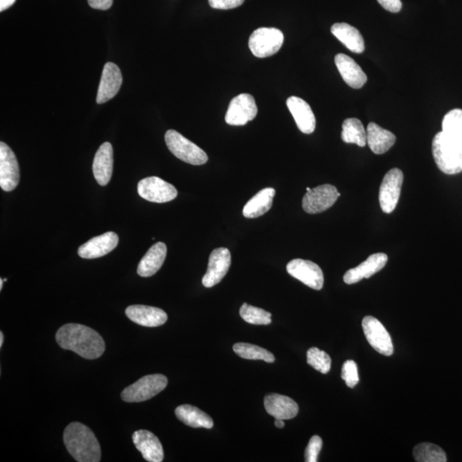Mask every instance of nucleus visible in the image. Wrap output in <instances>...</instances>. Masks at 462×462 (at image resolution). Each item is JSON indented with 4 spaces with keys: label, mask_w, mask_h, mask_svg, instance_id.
Here are the masks:
<instances>
[{
    "label": "nucleus",
    "mask_w": 462,
    "mask_h": 462,
    "mask_svg": "<svg viewBox=\"0 0 462 462\" xmlns=\"http://www.w3.org/2000/svg\"><path fill=\"white\" fill-rule=\"evenodd\" d=\"M284 36L275 28H259L251 35L249 45L252 53L259 59L276 55L282 47Z\"/></svg>",
    "instance_id": "6"
},
{
    "label": "nucleus",
    "mask_w": 462,
    "mask_h": 462,
    "mask_svg": "<svg viewBox=\"0 0 462 462\" xmlns=\"http://www.w3.org/2000/svg\"><path fill=\"white\" fill-rule=\"evenodd\" d=\"M288 274L298 279L305 286L320 291L324 286V274L315 262L302 259H293L286 267Z\"/></svg>",
    "instance_id": "12"
},
{
    "label": "nucleus",
    "mask_w": 462,
    "mask_h": 462,
    "mask_svg": "<svg viewBox=\"0 0 462 462\" xmlns=\"http://www.w3.org/2000/svg\"><path fill=\"white\" fill-rule=\"evenodd\" d=\"M177 419L181 422L193 428L203 427L212 429L213 420L200 408L191 405H181L176 407L175 411Z\"/></svg>",
    "instance_id": "28"
},
{
    "label": "nucleus",
    "mask_w": 462,
    "mask_h": 462,
    "mask_svg": "<svg viewBox=\"0 0 462 462\" xmlns=\"http://www.w3.org/2000/svg\"><path fill=\"white\" fill-rule=\"evenodd\" d=\"M322 444H323V442H322L320 436H312V439L309 441L306 451H305V461L307 462L317 461V457H319Z\"/></svg>",
    "instance_id": "36"
},
{
    "label": "nucleus",
    "mask_w": 462,
    "mask_h": 462,
    "mask_svg": "<svg viewBox=\"0 0 462 462\" xmlns=\"http://www.w3.org/2000/svg\"><path fill=\"white\" fill-rule=\"evenodd\" d=\"M4 344V334L3 332H0V346H2Z\"/></svg>",
    "instance_id": "42"
},
{
    "label": "nucleus",
    "mask_w": 462,
    "mask_h": 462,
    "mask_svg": "<svg viewBox=\"0 0 462 462\" xmlns=\"http://www.w3.org/2000/svg\"><path fill=\"white\" fill-rule=\"evenodd\" d=\"M432 154L437 167L447 175L462 171V148L453 142L443 131L432 141Z\"/></svg>",
    "instance_id": "3"
},
{
    "label": "nucleus",
    "mask_w": 462,
    "mask_h": 462,
    "mask_svg": "<svg viewBox=\"0 0 462 462\" xmlns=\"http://www.w3.org/2000/svg\"><path fill=\"white\" fill-rule=\"evenodd\" d=\"M397 141L392 132L383 129L375 123H370L366 128V143L375 154H383L389 151Z\"/></svg>",
    "instance_id": "24"
},
{
    "label": "nucleus",
    "mask_w": 462,
    "mask_h": 462,
    "mask_svg": "<svg viewBox=\"0 0 462 462\" xmlns=\"http://www.w3.org/2000/svg\"><path fill=\"white\" fill-rule=\"evenodd\" d=\"M88 2L93 9L106 11L113 6V0H88Z\"/></svg>",
    "instance_id": "39"
},
{
    "label": "nucleus",
    "mask_w": 462,
    "mask_h": 462,
    "mask_svg": "<svg viewBox=\"0 0 462 462\" xmlns=\"http://www.w3.org/2000/svg\"><path fill=\"white\" fill-rule=\"evenodd\" d=\"M233 350L238 356L247 359V360L264 361L267 363L275 361L274 354L257 345L239 342L233 346Z\"/></svg>",
    "instance_id": "31"
},
{
    "label": "nucleus",
    "mask_w": 462,
    "mask_h": 462,
    "mask_svg": "<svg viewBox=\"0 0 462 462\" xmlns=\"http://www.w3.org/2000/svg\"><path fill=\"white\" fill-rule=\"evenodd\" d=\"M311 191V188H307V192H309V191Z\"/></svg>",
    "instance_id": "44"
},
{
    "label": "nucleus",
    "mask_w": 462,
    "mask_h": 462,
    "mask_svg": "<svg viewBox=\"0 0 462 462\" xmlns=\"http://www.w3.org/2000/svg\"><path fill=\"white\" fill-rule=\"evenodd\" d=\"M342 378L346 383V386L351 388L356 387L359 383V375L356 363L349 360L344 362L342 368Z\"/></svg>",
    "instance_id": "35"
},
{
    "label": "nucleus",
    "mask_w": 462,
    "mask_h": 462,
    "mask_svg": "<svg viewBox=\"0 0 462 462\" xmlns=\"http://www.w3.org/2000/svg\"><path fill=\"white\" fill-rule=\"evenodd\" d=\"M242 319L252 325H270L271 323V313L264 309L250 306L244 303L240 308Z\"/></svg>",
    "instance_id": "33"
},
{
    "label": "nucleus",
    "mask_w": 462,
    "mask_h": 462,
    "mask_svg": "<svg viewBox=\"0 0 462 462\" xmlns=\"http://www.w3.org/2000/svg\"><path fill=\"white\" fill-rule=\"evenodd\" d=\"M341 193L331 184H324L311 189L304 196L303 208L309 214H317L327 211L336 203Z\"/></svg>",
    "instance_id": "8"
},
{
    "label": "nucleus",
    "mask_w": 462,
    "mask_h": 462,
    "mask_svg": "<svg viewBox=\"0 0 462 462\" xmlns=\"http://www.w3.org/2000/svg\"><path fill=\"white\" fill-rule=\"evenodd\" d=\"M119 238L117 234L110 231L90 239L78 249V254L82 259H97L105 257L113 251L118 244Z\"/></svg>",
    "instance_id": "16"
},
{
    "label": "nucleus",
    "mask_w": 462,
    "mask_h": 462,
    "mask_svg": "<svg viewBox=\"0 0 462 462\" xmlns=\"http://www.w3.org/2000/svg\"><path fill=\"white\" fill-rule=\"evenodd\" d=\"M258 113V107L254 96L241 94L230 101L225 115V122L232 126H242L254 120Z\"/></svg>",
    "instance_id": "9"
},
{
    "label": "nucleus",
    "mask_w": 462,
    "mask_h": 462,
    "mask_svg": "<svg viewBox=\"0 0 462 462\" xmlns=\"http://www.w3.org/2000/svg\"><path fill=\"white\" fill-rule=\"evenodd\" d=\"M209 5L213 9L230 10L241 6L245 0H208Z\"/></svg>",
    "instance_id": "37"
},
{
    "label": "nucleus",
    "mask_w": 462,
    "mask_h": 462,
    "mask_svg": "<svg viewBox=\"0 0 462 462\" xmlns=\"http://www.w3.org/2000/svg\"><path fill=\"white\" fill-rule=\"evenodd\" d=\"M164 139L171 154L184 162L193 166H201L208 162V154L179 132L174 130H168Z\"/></svg>",
    "instance_id": "4"
},
{
    "label": "nucleus",
    "mask_w": 462,
    "mask_h": 462,
    "mask_svg": "<svg viewBox=\"0 0 462 462\" xmlns=\"http://www.w3.org/2000/svg\"><path fill=\"white\" fill-rule=\"evenodd\" d=\"M286 103L298 129L304 134L313 133L315 130L316 119L308 102L299 97L292 96L288 98Z\"/></svg>",
    "instance_id": "20"
},
{
    "label": "nucleus",
    "mask_w": 462,
    "mask_h": 462,
    "mask_svg": "<svg viewBox=\"0 0 462 462\" xmlns=\"http://www.w3.org/2000/svg\"><path fill=\"white\" fill-rule=\"evenodd\" d=\"M342 140L345 143L356 144L359 147L366 145V130L361 120L348 118L342 123Z\"/></svg>",
    "instance_id": "29"
},
{
    "label": "nucleus",
    "mask_w": 462,
    "mask_h": 462,
    "mask_svg": "<svg viewBox=\"0 0 462 462\" xmlns=\"http://www.w3.org/2000/svg\"><path fill=\"white\" fill-rule=\"evenodd\" d=\"M20 172L18 159L11 147L0 142V187L4 191L11 192L18 187Z\"/></svg>",
    "instance_id": "13"
},
{
    "label": "nucleus",
    "mask_w": 462,
    "mask_h": 462,
    "mask_svg": "<svg viewBox=\"0 0 462 462\" xmlns=\"http://www.w3.org/2000/svg\"><path fill=\"white\" fill-rule=\"evenodd\" d=\"M4 282H5V281H4V279H3V278L0 279V291H2V288H3V283H4Z\"/></svg>",
    "instance_id": "43"
},
{
    "label": "nucleus",
    "mask_w": 462,
    "mask_h": 462,
    "mask_svg": "<svg viewBox=\"0 0 462 462\" xmlns=\"http://www.w3.org/2000/svg\"><path fill=\"white\" fill-rule=\"evenodd\" d=\"M308 365L319 371L321 373L327 374L331 370L332 359L327 353L317 348H311L307 353Z\"/></svg>",
    "instance_id": "34"
},
{
    "label": "nucleus",
    "mask_w": 462,
    "mask_h": 462,
    "mask_svg": "<svg viewBox=\"0 0 462 462\" xmlns=\"http://www.w3.org/2000/svg\"><path fill=\"white\" fill-rule=\"evenodd\" d=\"M139 196L154 203H166L176 199V188L157 176L147 177L139 181Z\"/></svg>",
    "instance_id": "11"
},
{
    "label": "nucleus",
    "mask_w": 462,
    "mask_h": 462,
    "mask_svg": "<svg viewBox=\"0 0 462 462\" xmlns=\"http://www.w3.org/2000/svg\"><path fill=\"white\" fill-rule=\"evenodd\" d=\"M266 410L272 417L279 419H294L298 415L299 407L294 400L286 395L270 394L264 400Z\"/></svg>",
    "instance_id": "22"
},
{
    "label": "nucleus",
    "mask_w": 462,
    "mask_h": 462,
    "mask_svg": "<svg viewBox=\"0 0 462 462\" xmlns=\"http://www.w3.org/2000/svg\"><path fill=\"white\" fill-rule=\"evenodd\" d=\"M414 456L418 462H446V453L436 444H419L414 449Z\"/></svg>",
    "instance_id": "32"
},
{
    "label": "nucleus",
    "mask_w": 462,
    "mask_h": 462,
    "mask_svg": "<svg viewBox=\"0 0 462 462\" xmlns=\"http://www.w3.org/2000/svg\"><path fill=\"white\" fill-rule=\"evenodd\" d=\"M123 84L120 69L113 63H107L103 69L97 94L98 104H104L117 96Z\"/></svg>",
    "instance_id": "15"
},
{
    "label": "nucleus",
    "mask_w": 462,
    "mask_h": 462,
    "mask_svg": "<svg viewBox=\"0 0 462 462\" xmlns=\"http://www.w3.org/2000/svg\"><path fill=\"white\" fill-rule=\"evenodd\" d=\"M231 265L230 252L226 247L214 249L210 254L208 271L202 278L205 288L217 286L225 278Z\"/></svg>",
    "instance_id": "14"
},
{
    "label": "nucleus",
    "mask_w": 462,
    "mask_h": 462,
    "mask_svg": "<svg viewBox=\"0 0 462 462\" xmlns=\"http://www.w3.org/2000/svg\"><path fill=\"white\" fill-rule=\"evenodd\" d=\"M56 341L62 349L71 350L88 360L100 358L106 349L100 334L79 324L64 325L57 331Z\"/></svg>",
    "instance_id": "1"
},
{
    "label": "nucleus",
    "mask_w": 462,
    "mask_h": 462,
    "mask_svg": "<svg viewBox=\"0 0 462 462\" xmlns=\"http://www.w3.org/2000/svg\"><path fill=\"white\" fill-rule=\"evenodd\" d=\"M379 5L392 13H398L402 10V4L401 0H378Z\"/></svg>",
    "instance_id": "38"
},
{
    "label": "nucleus",
    "mask_w": 462,
    "mask_h": 462,
    "mask_svg": "<svg viewBox=\"0 0 462 462\" xmlns=\"http://www.w3.org/2000/svg\"><path fill=\"white\" fill-rule=\"evenodd\" d=\"M443 132L462 148V110L453 109L444 116L442 123Z\"/></svg>",
    "instance_id": "30"
},
{
    "label": "nucleus",
    "mask_w": 462,
    "mask_h": 462,
    "mask_svg": "<svg viewBox=\"0 0 462 462\" xmlns=\"http://www.w3.org/2000/svg\"><path fill=\"white\" fill-rule=\"evenodd\" d=\"M167 247L163 242H157L147 252L137 268V274L142 278L154 276L162 267L167 258Z\"/></svg>",
    "instance_id": "25"
},
{
    "label": "nucleus",
    "mask_w": 462,
    "mask_h": 462,
    "mask_svg": "<svg viewBox=\"0 0 462 462\" xmlns=\"http://www.w3.org/2000/svg\"><path fill=\"white\" fill-rule=\"evenodd\" d=\"M388 262L387 254L383 253L373 254L366 259V261L346 272L344 281L346 284H354L362 279L369 278L376 274L385 266Z\"/></svg>",
    "instance_id": "18"
},
{
    "label": "nucleus",
    "mask_w": 462,
    "mask_h": 462,
    "mask_svg": "<svg viewBox=\"0 0 462 462\" xmlns=\"http://www.w3.org/2000/svg\"><path fill=\"white\" fill-rule=\"evenodd\" d=\"M275 426L279 429H282L286 426V424L283 422V419H276Z\"/></svg>",
    "instance_id": "41"
},
{
    "label": "nucleus",
    "mask_w": 462,
    "mask_h": 462,
    "mask_svg": "<svg viewBox=\"0 0 462 462\" xmlns=\"http://www.w3.org/2000/svg\"><path fill=\"white\" fill-rule=\"evenodd\" d=\"M332 35L340 40L349 51L361 53L365 50L364 39L356 28L348 23L333 24L331 28Z\"/></svg>",
    "instance_id": "26"
},
{
    "label": "nucleus",
    "mask_w": 462,
    "mask_h": 462,
    "mask_svg": "<svg viewBox=\"0 0 462 462\" xmlns=\"http://www.w3.org/2000/svg\"><path fill=\"white\" fill-rule=\"evenodd\" d=\"M133 443L147 461H163L162 444L154 433L146 430L136 431L133 434Z\"/></svg>",
    "instance_id": "19"
},
{
    "label": "nucleus",
    "mask_w": 462,
    "mask_h": 462,
    "mask_svg": "<svg viewBox=\"0 0 462 462\" xmlns=\"http://www.w3.org/2000/svg\"><path fill=\"white\" fill-rule=\"evenodd\" d=\"M16 0H0V11H4L14 5Z\"/></svg>",
    "instance_id": "40"
},
{
    "label": "nucleus",
    "mask_w": 462,
    "mask_h": 462,
    "mask_svg": "<svg viewBox=\"0 0 462 462\" xmlns=\"http://www.w3.org/2000/svg\"><path fill=\"white\" fill-rule=\"evenodd\" d=\"M66 449L78 462L101 461V449L96 435L85 424H69L64 432Z\"/></svg>",
    "instance_id": "2"
},
{
    "label": "nucleus",
    "mask_w": 462,
    "mask_h": 462,
    "mask_svg": "<svg viewBox=\"0 0 462 462\" xmlns=\"http://www.w3.org/2000/svg\"><path fill=\"white\" fill-rule=\"evenodd\" d=\"M93 171L101 186L109 184L113 171V148L110 142L103 143L98 148L94 159Z\"/></svg>",
    "instance_id": "21"
},
{
    "label": "nucleus",
    "mask_w": 462,
    "mask_h": 462,
    "mask_svg": "<svg viewBox=\"0 0 462 462\" xmlns=\"http://www.w3.org/2000/svg\"><path fill=\"white\" fill-rule=\"evenodd\" d=\"M362 328L367 342L377 352L385 356L393 354L391 337L381 321L376 317L366 316L362 321Z\"/></svg>",
    "instance_id": "10"
},
{
    "label": "nucleus",
    "mask_w": 462,
    "mask_h": 462,
    "mask_svg": "<svg viewBox=\"0 0 462 462\" xmlns=\"http://www.w3.org/2000/svg\"><path fill=\"white\" fill-rule=\"evenodd\" d=\"M402 184L403 173L398 168L391 169L383 177L379 189V204L383 213H391L397 208Z\"/></svg>",
    "instance_id": "7"
},
{
    "label": "nucleus",
    "mask_w": 462,
    "mask_h": 462,
    "mask_svg": "<svg viewBox=\"0 0 462 462\" xmlns=\"http://www.w3.org/2000/svg\"><path fill=\"white\" fill-rule=\"evenodd\" d=\"M126 315L134 323L145 327H159L168 320L162 309L144 305H133L126 308Z\"/></svg>",
    "instance_id": "17"
},
{
    "label": "nucleus",
    "mask_w": 462,
    "mask_h": 462,
    "mask_svg": "<svg viewBox=\"0 0 462 462\" xmlns=\"http://www.w3.org/2000/svg\"><path fill=\"white\" fill-rule=\"evenodd\" d=\"M335 64L342 79L353 89H361L366 84L367 77L351 57L339 53L335 57Z\"/></svg>",
    "instance_id": "23"
},
{
    "label": "nucleus",
    "mask_w": 462,
    "mask_h": 462,
    "mask_svg": "<svg viewBox=\"0 0 462 462\" xmlns=\"http://www.w3.org/2000/svg\"><path fill=\"white\" fill-rule=\"evenodd\" d=\"M168 379L161 374L147 375L132 383L122 392L121 398L126 402L147 401L166 389Z\"/></svg>",
    "instance_id": "5"
},
{
    "label": "nucleus",
    "mask_w": 462,
    "mask_h": 462,
    "mask_svg": "<svg viewBox=\"0 0 462 462\" xmlns=\"http://www.w3.org/2000/svg\"><path fill=\"white\" fill-rule=\"evenodd\" d=\"M275 189L266 188L259 191L243 208V216L257 218L264 215L271 208L275 196Z\"/></svg>",
    "instance_id": "27"
}]
</instances>
